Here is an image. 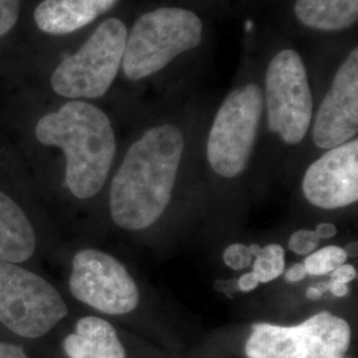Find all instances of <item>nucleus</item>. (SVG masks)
Wrapping results in <instances>:
<instances>
[{"instance_id": "obj_1", "label": "nucleus", "mask_w": 358, "mask_h": 358, "mask_svg": "<svg viewBox=\"0 0 358 358\" xmlns=\"http://www.w3.org/2000/svg\"><path fill=\"white\" fill-rule=\"evenodd\" d=\"M185 140L177 127L149 129L129 148L110 186V214L124 230H145L171 201Z\"/></svg>"}, {"instance_id": "obj_2", "label": "nucleus", "mask_w": 358, "mask_h": 358, "mask_svg": "<svg viewBox=\"0 0 358 358\" xmlns=\"http://www.w3.org/2000/svg\"><path fill=\"white\" fill-rule=\"evenodd\" d=\"M38 142L60 148L66 158L65 186L88 199L103 189L115 155V131L109 117L92 103L73 100L38 120Z\"/></svg>"}, {"instance_id": "obj_3", "label": "nucleus", "mask_w": 358, "mask_h": 358, "mask_svg": "<svg viewBox=\"0 0 358 358\" xmlns=\"http://www.w3.org/2000/svg\"><path fill=\"white\" fill-rule=\"evenodd\" d=\"M202 38V20L190 10L165 7L143 13L128 34L122 71L130 80L152 76Z\"/></svg>"}, {"instance_id": "obj_4", "label": "nucleus", "mask_w": 358, "mask_h": 358, "mask_svg": "<svg viewBox=\"0 0 358 358\" xmlns=\"http://www.w3.org/2000/svg\"><path fill=\"white\" fill-rule=\"evenodd\" d=\"M128 38L120 19H108L85 44L53 71L52 90L66 99H99L112 87L122 64Z\"/></svg>"}, {"instance_id": "obj_5", "label": "nucleus", "mask_w": 358, "mask_h": 358, "mask_svg": "<svg viewBox=\"0 0 358 358\" xmlns=\"http://www.w3.org/2000/svg\"><path fill=\"white\" fill-rule=\"evenodd\" d=\"M352 332L344 319L320 312L294 325H252L244 352L247 358H343Z\"/></svg>"}, {"instance_id": "obj_6", "label": "nucleus", "mask_w": 358, "mask_h": 358, "mask_svg": "<svg viewBox=\"0 0 358 358\" xmlns=\"http://www.w3.org/2000/svg\"><path fill=\"white\" fill-rule=\"evenodd\" d=\"M68 315L59 291L28 269L0 262V322L24 338H40Z\"/></svg>"}, {"instance_id": "obj_7", "label": "nucleus", "mask_w": 358, "mask_h": 358, "mask_svg": "<svg viewBox=\"0 0 358 358\" xmlns=\"http://www.w3.org/2000/svg\"><path fill=\"white\" fill-rule=\"evenodd\" d=\"M263 93L255 84L232 90L219 108L207 141V159L224 178L242 174L255 146Z\"/></svg>"}, {"instance_id": "obj_8", "label": "nucleus", "mask_w": 358, "mask_h": 358, "mask_svg": "<svg viewBox=\"0 0 358 358\" xmlns=\"http://www.w3.org/2000/svg\"><path fill=\"white\" fill-rule=\"evenodd\" d=\"M268 127L289 145L304 140L312 120L313 100L307 69L294 50H282L271 60L266 75Z\"/></svg>"}, {"instance_id": "obj_9", "label": "nucleus", "mask_w": 358, "mask_h": 358, "mask_svg": "<svg viewBox=\"0 0 358 358\" xmlns=\"http://www.w3.org/2000/svg\"><path fill=\"white\" fill-rule=\"evenodd\" d=\"M69 289L78 301L106 315H125L140 303L137 284L127 268L113 256L93 248L73 257Z\"/></svg>"}, {"instance_id": "obj_10", "label": "nucleus", "mask_w": 358, "mask_h": 358, "mask_svg": "<svg viewBox=\"0 0 358 358\" xmlns=\"http://www.w3.org/2000/svg\"><path fill=\"white\" fill-rule=\"evenodd\" d=\"M357 131L358 51L355 48L336 72L316 115L312 136L317 148L333 149L352 141Z\"/></svg>"}, {"instance_id": "obj_11", "label": "nucleus", "mask_w": 358, "mask_h": 358, "mask_svg": "<svg viewBox=\"0 0 358 358\" xmlns=\"http://www.w3.org/2000/svg\"><path fill=\"white\" fill-rule=\"evenodd\" d=\"M303 192L310 205L334 210L358 199V141L329 149L308 167Z\"/></svg>"}, {"instance_id": "obj_12", "label": "nucleus", "mask_w": 358, "mask_h": 358, "mask_svg": "<svg viewBox=\"0 0 358 358\" xmlns=\"http://www.w3.org/2000/svg\"><path fill=\"white\" fill-rule=\"evenodd\" d=\"M118 0H43L34 13L40 31L66 35L93 23Z\"/></svg>"}, {"instance_id": "obj_13", "label": "nucleus", "mask_w": 358, "mask_h": 358, "mask_svg": "<svg viewBox=\"0 0 358 358\" xmlns=\"http://www.w3.org/2000/svg\"><path fill=\"white\" fill-rule=\"evenodd\" d=\"M63 346L68 358H127L112 324L94 316L77 321L75 332L65 337Z\"/></svg>"}, {"instance_id": "obj_14", "label": "nucleus", "mask_w": 358, "mask_h": 358, "mask_svg": "<svg viewBox=\"0 0 358 358\" xmlns=\"http://www.w3.org/2000/svg\"><path fill=\"white\" fill-rule=\"evenodd\" d=\"M36 234L26 213L0 192V262L23 263L35 254Z\"/></svg>"}, {"instance_id": "obj_15", "label": "nucleus", "mask_w": 358, "mask_h": 358, "mask_svg": "<svg viewBox=\"0 0 358 358\" xmlns=\"http://www.w3.org/2000/svg\"><path fill=\"white\" fill-rule=\"evenodd\" d=\"M294 15L308 28L343 31L357 23L358 0H296Z\"/></svg>"}, {"instance_id": "obj_16", "label": "nucleus", "mask_w": 358, "mask_h": 358, "mask_svg": "<svg viewBox=\"0 0 358 358\" xmlns=\"http://www.w3.org/2000/svg\"><path fill=\"white\" fill-rule=\"evenodd\" d=\"M254 259L252 272L259 282H272L282 276L285 271V255L279 244H268L260 248Z\"/></svg>"}, {"instance_id": "obj_17", "label": "nucleus", "mask_w": 358, "mask_h": 358, "mask_svg": "<svg viewBox=\"0 0 358 358\" xmlns=\"http://www.w3.org/2000/svg\"><path fill=\"white\" fill-rule=\"evenodd\" d=\"M346 257L348 256L344 248L337 245H328L319 251L309 254L303 264L306 267L308 275L322 276V275L331 273L340 266L345 264Z\"/></svg>"}, {"instance_id": "obj_18", "label": "nucleus", "mask_w": 358, "mask_h": 358, "mask_svg": "<svg viewBox=\"0 0 358 358\" xmlns=\"http://www.w3.org/2000/svg\"><path fill=\"white\" fill-rule=\"evenodd\" d=\"M320 241L315 231L299 230L291 235L288 241V248L297 255L308 256L315 252Z\"/></svg>"}, {"instance_id": "obj_19", "label": "nucleus", "mask_w": 358, "mask_h": 358, "mask_svg": "<svg viewBox=\"0 0 358 358\" xmlns=\"http://www.w3.org/2000/svg\"><path fill=\"white\" fill-rule=\"evenodd\" d=\"M223 262L226 263L227 267L235 271H241L252 264L254 256L245 244L234 243L224 250Z\"/></svg>"}, {"instance_id": "obj_20", "label": "nucleus", "mask_w": 358, "mask_h": 358, "mask_svg": "<svg viewBox=\"0 0 358 358\" xmlns=\"http://www.w3.org/2000/svg\"><path fill=\"white\" fill-rule=\"evenodd\" d=\"M20 13V0H0V38L13 29Z\"/></svg>"}, {"instance_id": "obj_21", "label": "nucleus", "mask_w": 358, "mask_h": 358, "mask_svg": "<svg viewBox=\"0 0 358 358\" xmlns=\"http://www.w3.org/2000/svg\"><path fill=\"white\" fill-rule=\"evenodd\" d=\"M357 278V271L350 264H343L331 272V279L338 282L349 284Z\"/></svg>"}, {"instance_id": "obj_22", "label": "nucleus", "mask_w": 358, "mask_h": 358, "mask_svg": "<svg viewBox=\"0 0 358 358\" xmlns=\"http://www.w3.org/2000/svg\"><path fill=\"white\" fill-rule=\"evenodd\" d=\"M307 275V271H306V267H304L303 263L294 264L291 268L284 271V279H285V282H301V280L306 279Z\"/></svg>"}, {"instance_id": "obj_23", "label": "nucleus", "mask_w": 358, "mask_h": 358, "mask_svg": "<svg viewBox=\"0 0 358 358\" xmlns=\"http://www.w3.org/2000/svg\"><path fill=\"white\" fill-rule=\"evenodd\" d=\"M0 358H29L26 352L20 346L0 343Z\"/></svg>"}, {"instance_id": "obj_24", "label": "nucleus", "mask_w": 358, "mask_h": 358, "mask_svg": "<svg viewBox=\"0 0 358 358\" xmlns=\"http://www.w3.org/2000/svg\"><path fill=\"white\" fill-rule=\"evenodd\" d=\"M260 282L257 280V278H256L255 273L252 271L248 272V273H244L243 276H241L238 279V288L242 292H251V291L257 288Z\"/></svg>"}, {"instance_id": "obj_25", "label": "nucleus", "mask_w": 358, "mask_h": 358, "mask_svg": "<svg viewBox=\"0 0 358 358\" xmlns=\"http://www.w3.org/2000/svg\"><path fill=\"white\" fill-rule=\"evenodd\" d=\"M215 289L222 292V294H227L229 297H234L235 294L239 291L238 288V280L232 279V280H217L215 282Z\"/></svg>"}, {"instance_id": "obj_26", "label": "nucleus", "mask_w": 358, "mask_h": 358, "mask_svg": "<svg viewBox=\"0 0 358 358\" xmlns=\"http://www.w3.org/2000/svg\"><path fill=\"white\" fill-rule=\"evenodd\" d=\"M328 291H331L333 296H336V297H345L350 292V288H349L348 284L336 282V280L331 279L328 282Z\"/></svg>"}, {"instance_id": "obj_27", "label": "nucleus", "mask_w": 358, "mask_h": 358, "mask_svg": "<svg viewBox=\"0 0 358 358\" xmlns=\"http://www.w3.org/2000/svg\"><path fill=\"white\" fill-rule=\"evenodd\" d=\"M325 292H328V282H319L316 285L309 287L306 296L309 300H319Z\"/></svg>"}, {"instance_id": "obj_28", "label": "nucleus", "mask_w": 358, "mask_h": 358, "mask_svg": "<svg viewBox=\"0 0 358 358\" xmlns=\"http://www.w3.org/2000/svg\"><path fill=\"white\" fill-rule=\"evenodd\" d=\"M315 232L317 234V236L320 239H329L337 234V230H336V227L332 223H319Z\"/></svg>"}, {"instance_id": "obj_29", "label": "nucleus", "mask_w": 358, "mask_h": 358, "mask_svg": "<svg viewBox=\"0 0 358 358\" xmlns=\"http://www.w3.org/2000/svg\"><path fill=\"white\" fill-rule=\"evenodd\" d=\"M357 243L355 242V243H349L346 245L345 248H344V251H345L346 256H349V257H356L357 256Z\"/></svg>"}]
</instances>
